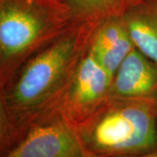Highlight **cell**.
<instances>
[{"mask_svg": "<svg viewBox=\"0 0 157 157\" xmlns=\"http://www.w3.org/2000/svg\"><path fill=\"white\" fill-rule=\"evenodd\" d=\"M73 23L67 7L50 0H0V89L32 56Z\"/></svg>", "mask_w": 157, "mask_h": 157, "instance_id": "cell-2", "label": "cell"}, {"mask_svg": "<svg viewBox=\"0 0 157 157\" xmlns=\"http://www.w3.org/2000/svg\"><path fill=\"white\" fill-rule=\"evenodd\" d=\"M128 0H63L73 22L104 21L107 18L121 16L120 7Z\"/></svg>", "mask_w": 157, "mask_h": 157, "instance_id": "cell-9", "label": "cell"}, {"mask_svg": "<svg viewBox=\"0 0 157 157\" xmlns=\"http://www.w3.org/2000/svg\"><path fill=\"white\" fill-rule=\"evenodd\" d=\"M111 97H157L156 64L135 47L113 75Z\"/></svg>", "mask_w": 157, "mask_h": 157, "instance_id": "cell-6", "label": "cell"}, {"mask_svg": "<svg viewBox=\"0 0 157 157\" xmlns=\"http://www.w3.org/2000/svg\"><path fill=\"white\" fill-rule=\"evenodd\" d=\"M85 149L101 156L140 155L157 149V97H110L75 128Z\"/></svg>", "mask_w": 157, "mask_h": 157, "instance_id": "cell-3", "label": "cell"}, {"mask_svg": "<svg viewBox=\"0 0 157 157\" xmlns=\"http://www.w3.org/2000/svg\"><path fill=\"white\" fill-rule=\"evenodd\" d=\"M121 17L135 48L157 65V16L151 7L131 10Z\"/></svg>", "mask_w": 157, "mask_h": 157, "instance_id": "cell-8", "label": "cell"}, {"mask_svg": "<svg viewBox=\"0 0 157 157\" xmlns=\"http://www.w3.org/2000/svg\"><path fill=\"white\" fill-rule=\"evenodd\" d=\"M86 157H157V149L154 151L140 154V155H122V156H101V155H96L94 154H91L86 151Z\"/></svg>", "mask_w": 157, "mask_h": 157, "instance_id": "cell-10", "label": "cell"}, {"mask_svg": "<svg viewBox=\"0 0 157 157\" xmlns=\"http://www.w3.org/2000/svg\"><path fill=\"white\" fill-rule=\"evenodd\" d=\"M113 76L86 52L58 111L74 128L87 121L111 97Z\"/></svg>", "mask_w": 157, "mask_h": 157, "instance_id": "cell-4", "label": "cell"}, {"mask_svg": "<svg viewBox=\"0 0 157 157\" xmlns=\"http://www.w3.org/2000/svg\"><path fill=\"white\" fill-rule=\"evenodd\" d=\"M102 22H73L31 57L1 90V156L16 146L33 124L58 111L78 63Z\"/></svg>", "mask_w": 157, "mask_h": 157, "instance_id": "cell-1", "label": "cell"}, {"mask_svg": "<svg viewBox=\"0 0 157 157\" xmlns=\"http://www.w3.org/2000/svg\"><path fill=\"white\" fill-rule=\"evenodd\" d=\"M1 157H86V150L75 128L57 111L33 124Z\"/></svg>", "mask_w": 157, "mask_h": 157, "instance_id": "cell-5", "label": "cell"}, {"mask_svg": "<svg viewBox=\"0 0 157 157\" xmlns=\"http://www.w3.org/2000/svg\"><path fill=\"white\" fill-rule=\"evenodd\" d=\"M135 48L121 16L107 18L96 29L88 51L107 72L114 75Z\"/></svg>", "mask_w": 157, "mask_h": 157, "instance_id": "cell-7", "label": "cell"}, {"mask_svg": "<svg viewBox=\"0 0 157 157\" xmlns=\"http://www.w3.org/2000/svg\"><path fill=\"white\" fill-rule=\"evenodd\" d=\"M149 6L151 7V9L154 11V12L155 13V15L157 16V0H154L152 3L149 4Z\"/></svg>", "mask_w": 157, "mask_h": 157, "instance_id": "cell-11", "label": "cell"}]
</instances>
